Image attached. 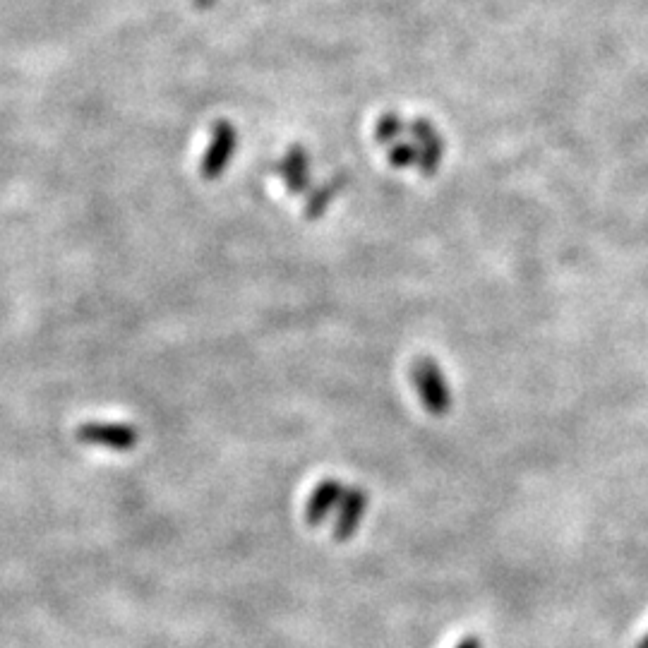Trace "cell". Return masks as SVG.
Returning <instances> with one entry per match:
<instances>
[{
	"label": "cell",
	"mask_w": 648,
	"mask_h": 648,
	"mask_svg": "<svg viewBox=\"0 0 648 648\" xmlns=\"http://www.w3.org/2000/svg\"><path fill=\"white\" fill-rule=\"evenodd\" d=\"M365 509H368V492L365 488H348L341 495L339 507H336V519H334V528L332 536L336 543H346L356 536L360 521H363Z\"/></svg>",
	"instance_id": "3"
},
{
	"label": "cell",
	"mask_w": 648,
	"mask_h": 648,
	"mask_svg": "<svg viewBox=\"0 0 648 648\" xmlns=\"http://www.w3.org/2000/svg\"><path fill=\"white\" fill-rule=\"evenodd\" d=\"M233 149H236V130H233V125L216 123L212 132V142H209V149L204 152V159L200 161L202 176L207 180L221 176L228 159L233 156Z\"/></svg>",
	"instance_id": "4"
},
{
	"label": "cell",
	"mask_w": 648,
	"mask_h": 648,
	"mask_svg": "<svg viewBox=\"0 0 648 648\" xmlns=\"http://www.w3.org/2000/svg\"><path fill=\"white\" fill-rule=\"evenodd\" d=\"M636 648H648V634L644 636V639L639 641V644H636Z\"/></svg>",
	"instance_id": "7"
},
{
	"label": "cell",
	"mask_w": 648,
	"mask_h": 648,
	"mask_svg": "<svg viewBox=\"0 0 648 648\" xmlns=\"http://www.w3.org/2000/svg\"><path fill=\"white\" fill-rule=\"evenodd\" d=\"M413 384H416L420 401L428 408L432 416H444L452 408V394H449L447 382H444L442 370L437 368L435 360L420 358L411 370Z\"/></svg>",
	"instance_id": "1"
},
{
	"label": "cell",
	"mask_w": 648,
	"mask_h": 648,
	"mask_svg": "<svg viewBox=\"0 0 648 648\" xmlns=\"http://www.w3.org/2000/svg\"><path fill=\"white\" fill-rule=\"evenodd\" d=\"M344 485L339 480L327 478L312 490V495L308 497V504H305V521L310 526H322L324 521L332 516V512L339 507L341 495H344Z\"/></svg>",
	"instance_id": "5"
},
{
	"label": "cell",
	"mask_w": 648,
	"mask_h": 648,
	"mask_svg": "<svg viewBox=\"0 0 648 648\" xmlns=\"http://www.w3.org/2000/svg\"><path fill=\"white\" fill-rule=\"evenodd\" d=\"M75 435L84 444L111 449V452H130L140 440L137 430L128 423H82Z\"/></svg>",
	"instance_id": "2"
},
{
	"label": "cell",
	"mask_w": 648,
	"mask_h": 648,
	"mask_svg": "<svg viewBox=\"0 0 648 648\" xmlns=\"http://www.w3.org/2000/svg\"><path fill=\"white\" fill-rule=\"evenodd\" d=\"M456 648H483V644H480L478 636H464V639L456 644Z\"/></svg>",
	"instance_id": "6"
}]
</instances>
